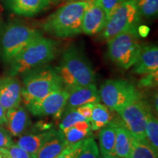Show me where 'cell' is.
Segmentation results:
<instances>
[{
	"label": "cell",
	"mask_w": 158,
	"mask_h": 158,
	"mask_svg": "<svg viewBox=\"0 0 158 158\" xmlns=\"http://www.w3.org/2000/svg\"><path fill=\"white\" fill-rule=\"evenodd\" d=\"M69 145L61 130H54L45 143L31 155L32 158H54Z\"/></svg>",
	"instance_id": "obj_17"
},
{
	"label": "cell",
	"mask_w": 158,
	"mask_h": 158,
	"mask_svg": "<svg viewBox=\"0 0 158 158\" xmlns=\"http://www.w3.org/2000/svg\"><path fill=\"white\" fill-rule=\"evenodd\" d=\"M0 155L3 158H32L30 154L16 143H13L7 148H0Z\"/></svg>",
	"instance_id": "obj_28"
},
{
	"label": "cell",
	"mask_w": 158,
	"mask_h": 158,
	"mask_svg": "<svg viewBox=\"0 0 158 158\" xmlns=\"http://www.w3.org/2000/svg\"><path fill=\"white\" fill-rule=\"evenodd\" d=\"M129 158H158V152L153 149L147 140L133 138Z\"/></svg>",
	"instance_id": "obj_23"
},
{
	"label": "cell",
	"mask_w": 158,
	"mask_h": 158,
	"mask_svg": "<svg viewBox=\"0 0 158 158\" xmlns=\"http://www.w3.org/2000/svg\"><path fill=\"white\" fill-rule=\"evenodd\" d=\"M125 1L127 0H102V6L106 12L107 20L118 6Z\"/></svg>",
	"instance_id": "obj_30"
},
{
	"label": "cell",
	"mask_w": 158,
	"mask_h": 158,
	"mask_svg": "<svg viewBox=\"0 0 158 158\" xmlns=\"http://www.w3.org/2000/svg\"><path fill=\"white\" fill-rule=\"evenodd\" d=\"M133 136L122 124L116 127L115 155L118 158H129L133 145Z\"/></svg>",
	"instance_id": "obj_20"
},
{
	"label": "cell",
	"mask_w": 158,
	"mask_h": 158,
	"mask_svg": "<svg viewBox=\"0 0 158 158\" xmlns=\"http://www.w3.org/2000/svg\"><path fill=\"white\" fill-rule=\"evenodd\" d=\"M68 92L64 88L54 91L43 98L27 106L31 114L36 116H54L60 117L64 111Z\"/></svg>",
	"instance_id": "obj_10"
},
{
	"label": "cell",
	"mask_w": 158,
	"mask_h": 158,
	"mask_svg": "<svg viewBox=\"0 0 158 158\" xmlns=\"http://www.w3.org/2000/svg\"><path fill=\"white\" fill-rule=\"evenodd\" d=\"M13 143L10 135L0 125V148L9 147Z\"/></svg>",
	"instance_id": "obj_32"
},
{
	"label": "cell",
	"mask_w": 158,
	"mask_h": 158,
	"mask_svg": "<svg viewBox=\"0 0 158 158\" xmlns=\"http://www.w3.org/2000/svg\"><path fill=\"white\" fill-rule=\"evenodd\" d=\"M84 140L73 144H69L62 152L54 158H77L81 151Z\"/></svg>",
	"instance_id": "obj_29"
},
{
	"label": "cell",
	"mask_w": 158,
	"mask_h": 158,
	"mask_svg": "<svg viewBox=\"0 0 158 158\" xmlns=\"http://www.w3.org/2000/svg\"><path fill=\"white\" fill-rule=\"evenodd\" d=\"M94 103H89L84 105V106H80V107L76 108L77 111L79 114H81L84 117L86 118V121L90 122L91 116H92V110H93Z\"/></svg>",
	"instance_id": "obj_33"
},
{
	"label": "cell",
	"mask_w": 158,
	"mask_h": 158,
	"mask_svg": "<svg viewBox=\"0 0 158 158\" xmlns=\"http://www.w3.org/2000/svg\"><path fill=\"white\" fill-rule=\"evenodd\" d=\"M134 73L147 75L158 71V48L155 44L141 47V52L133 65Z\"/></svg>",
	"instance_id": "obj_14"
},
{
	"label": "cell",
	"mask_w": 158,
	"mask_h": 158,
	"mask_svg": "<svg viewBox=\"0 0 158 158\" xmlns=\"http://www.w3.org/2000/svg\"><path fill=\"white\" fill-rule=\"evenodd\" d=\"M6 6L14 14L32 17L50 6L48 0H5Z\"/></svg>",
	"instance_id": "obj_16"
},
{
	"label": "cell",
	"mask_w": 158,
	"mask_h": 158,
	"mask_svg": "<svg viewBox=\"0 0 158 158\" xmlns=\"http://www.w3.org/2000/svg\"><path fill=\"white\" fill-rule=\"evenodd\" d=\"M48 1L50 3V5H56V4L59 3L61 0H48Z\"/></svg>",
	"instance_id": "obj_38"
},
{
	"label": "cell",
	"mask_w": 158,
	"mask_h": 158,
	"mask_svg": "<svg viewBox=\"0 0 158 158\" xmlns=\"http://www.w3.org/2000/svg\"><path fill=\"white\" fill-rule=\"evenodd\" d=\"M153 111L150 105L143 98L130 102L116 110L122 124L134 138L146 140V125L150 114Z\"/></svg>",
	"instance_id": "obj_9"
},
{
	"label": "cell",
	"mask_w": 158,
	"mask_h": 158,
	"mask_svg": "<svg viewBox=\"0 0 158 158\" xmlns=\"http://www.w3.org/2000/svg\"><path fill=\"white\" fill-rule=\"evenodd\" d=\"M0 158H3V157L1 156V155H0Z\"/></svg>",
	"instance_id": "obj_40"
},
{
	"label": "cell",
	"mask_w": 158,
	"mask_h": 158,
	"mask_svg": "<svg viewBox=\"0 0 158 158\" xmlns=\"http://www.w3.org/2000/svg\"><path fill=\"white\" fill-rule=\"evenodd\" d=\"M112 122V115L107 106L100 102L94 103L90 119L91 130H99Z\"/></svg>",
	"instance_id": "obj_21"
},
{
	"label": "cell",
	"mask_w": 158,
	"mask_h": 158,
	"mask_svg": "<svg viewBox=\"0 0 158 158\" xmlns=\"http://www.w3.org/2000/svg\"><path fill=\"white\" fill-rule=\"evenodd\" d=\"M54 130V128L48 130L35 129L32 132L23 133L20 136L16 144L31 155H33L37 152L48 138L50 137Z\"/></svg>",
	"instance_id": "obj_18"
},
{
	"label": "cell",
	"mask_w": 158,
	"mask_h": 158,
	"mask_svg": "<svg viewBox=\"0 0 158 158\" xmlns=\"http://www.w3.org/2000/svg\"><path fill=\"white\" fill-rule=\"evenodd\" d=\"M107 21L102 0H91L82 21V32L87 35L100 33Z\"/></svg>",
	"instance_id": "obj_11"
},
{
	"label": "cell",
	"mask_w": 158,
	"mask_h": 158,
	"mask_svg": "<svg viewBox=\"0 0 158 158\" xmlns=\"http://www.w3.org/2000/svg\"><path fill=\"white\" fill-rule=\"evenodd\" d=\"M42 35L41 31L21 23H11L4 30L1 39L2 56L9 63L33 40Z\"/></svg>",
	"instance_id": "obj_6"
},
{
	"label": "cell",
	"mask_w": 158,
	"mask_h": 158,
	"mask_svg": "<svg viewBox=\"0 0 158 158\" xmlns=\"http://www.w3.org/2000/svg\"><path fill=\"white\" fill-rule=\"evenodd\" d=\"M100 151L98 144L93 138H87L84 140L82 149L77 158H99Z\"/></svg>",
	"instance_id": "obj_26"
},
{
	"label": "cell",
	"mask_w": 158,
	"mask_h": 158,
	"mask_svg": "<svg viewBox=\"0 0 158 158\" xmlns=\"http://www.w3.org/2000/svg\"><path fill=\"white\" fill-rule=\"evenodd\" d=\"M118 123L112 121L100 129L99 133V149L101 155H115L116 127Z\"/></svg>",
	"instance_id": "obj_19"
},
{
	"label": "cell",
	"mask_w": 158,
	"mask_h": 158,
	"mask_svg": "<svg viewBox=\"0 0 158 158\" xmlns=\"http://www.w3.org/2000/svg\"><path fill=\"white\" fill-rule=\"evenodd\" d=\"M56 70L66 86L94 84L95 73L92 64L78 47L70 46L63 53Z\"/></svg>",
	"instance_id": "obj_4"
},
{
	"label": "cell",
	"mask_w": 158,
	"mask_h": 158,
	"mask_svg": "<svg viewBox=\"0 0 158 158\" xmlns=\"http://www.w3.org/2000/svg\"><path fill=\"white\" fill-rule=\"evenodd\" d=\"M57 43L43 35L33 40L10 64L9 76H16L47 64L56 56Z\"/></svg>",
	"instance_id": "obj_2"
},
{
	"label": "cell",
	"mask_w": 158,
	"mask_h": 158,
	"mask_svg": "<svg viewBox=\"0 0 158 158\" xmlns=\"http://www.w3.org/2000/svg\"><path fill=\"white\" fill-rule=\"evenodd\" d=\"M89 2H68L43 22L47 34L59 38L72 37L82 33L83 16Z\"/></svg>",
	"instance_id": "obj_1"
},
{
	"label": "cell",
	"mask_w": 158,
	"mask_h": 158,
	"mask_svg": "<svg viewBox=\"0 0 158 158\" xmlns=\"http://www.w3.org/2000/svg\"><path fill=\"white\" fill-rule=\"evenodd\" d=\"M138 35L139 37H147L149 33V28L147 26H139L138 29Z\"/></svg>",
	"instance_id": "obj_34"
},
{
	"label": "cell",
	"mask_w": 158,
	"mask_h": 158,
	"mask_svg": "<svg viewBox=\"0 0 158 158\" xmlns=\"http://www.w3.org/2000/svg\"><path fill=\"white\" fill-rule=\"evenodd\" d=\"M157 94L156 93L155 94V96H154V103H155V110H156V112H157V110H158V105H157Z\"/></svg>",
	"instance_id": "obj_36"
},
{
	"label": "cell",
	"mask_w": 158,
	"mask_h": 158,
	"mask_svg": "<svg viewBox=\"0 0 158 158\" xmlns=\"http://www.w3.org/2000/svg\"><path fill=\"white\" fill-rule=\"evenodd\" d=\"M68 92L64 111L70 110L89 103H97L100 102L99 90L94 84L86 86H65Z\"/></svg>",
	"instance_id": "obj_12"
},
{
	"label": "cell",
	"mask_w": 158,
	"mask_h": 158,
	"mask_svg": "<svg viewBox=\"0 0 158 158\" xmlns=\"http://www.w3.org/2000/svg\"><path fill=\"white\" fill-rule=\"evenodd\" d=\"M145 134L146 140L153 149L158 152V120L153 111L148 117Z\"/></svg>",
	"instance_id": "obj_24"
},
{
	"label": "cell",
	"mask_w": 158,
	"mask_h": 158,
	"mask_svg": "<svg viewBox=\"0 0 158 158\" xmlns=\"http://www.w3.org/2000/svg\"><path fill=\"white\" fill-rule=\"evenodd\" d=\"M99 158H118L117 156L112 155H100Z\"/></svg>",
	"instance_id": "obj_37"
},
{
	"label": "cell",
	"mask_w": 158,
	"mask_h": 158,
	"mask_svg": "<svg viewBox=\"0 0 158 158\" xmlns=\"http://www.w3.org/2000/svg\"><path fill=\"white\" fill-rule=\"evenodd\" d=\"M140 15L147 19L157 17L158 13V0H136Z\"/></svg>",
	"instance_id": "obj_25"
},
{
	"label": "cell",
	"mask_w": 158,
	"mask_h": 158,
	"mask_svg": "<svg viewBox=\"0 0 158 158\" xmlns=\"http://www.w3.org/2000/svg\"><path fill=\"white\" fill-rule=\"evenodd\" d=\"M6 110L2 104L0 103V125H3L6 122V116H5Z\"/></svg>",
	"instance_id": "obj_35"
},
{
	"label": "cell",
	"mask_w": 158,
	"mask_h": 158,
	"mask_svg": "<svg viewBox=\"0 0 158 158\" xmlns=\"http://www.w3.org/2000/svg\"><path fill=\"white\" fill-rule=\"evenodd\" d=\"M91 131L90 122L82 121L71 126L63 133L68 144H73L87 138L90 135Z\"/></svg>",
	"instance_id": "obj_22"
},
{
	"label": "cell",
	"mask_w": 158,
	"mask_h": 158,
	"mask_svg": "<svg viewBox=\"0 0 158 158\" xmlns=\"http://www.w3.org/2000/svg\"><path fill=\"white\" fill-rule=\"evenodd\" d=\"M99 94L105 106L115 111L130 102L143 98L135 85L123 79L106 81L100 86Z\"/></svg>",
	"instance_id": "obj_8"
},
{
	"label": "cell",
	"mask_w": 158,
	"mask_h": 158,
	"mask_svg": "<svg viewBox=\"0 0 158 158\" xmlns=\"http://www.w3.org/2000/svg\"><path fill=\"white\" fill-rule=\"evenodd\" d=\"M86 121V118L77 111L76 109H73L64 111V116L59 124V130L64 131L71 126L79 122Z\"/></svg>",
	"instance_id": "obj_27"
},
{
	"label": "cell",
	"mask_w": 158,
	"mask_h": 158,
	"mask_svg": "<svg viewBox=\"0 0 158 158\" xmlns=\"http://www.w3.org/2000/svg\"><path fill=\"white\" fill-rule=\"evenodd\" d=\"M5 125L11 135L18 137L26 133L31 125V120L27 110L19 106L6 110Z\"/></svg>",
	"instance_id": "obj_15"
},
{
	"label": "cell",
	"mask_w": 158,
	"mask_h": 158,
	"mask_svg": "<svg viewBox=\"0 0 158 158\" xmlns=\"http://www.w3.org/2000/svg\"><path fill=\"white\" fill-rule=\"evenodd\" d=\"M21 102V85L15 76L0 78V103L5 110L19 106Z\"/></svg>",
	"instance_id": "obj_13"
},
{
	"label": "cell",
	"mask_w": 158,
	"mask_h": 158,
	"mask_svg": "<svg viewBox=\"0 0 158 158\" xmlns=\"http://www.w3.org/2000/svg\"><path fill=\"white\" fill-rule=\"evenodd\" d=\"M141 21L136 0H127L110 15L101 31V37L108 41L124 31L138 30Z\"/></svg>",
	"instance_id": "obj_7"
},
{
	"label": "cell",
	"mask_w": 158,
	"mask_h": 158,
	"mask_svg": "<svg viewBox=\"0 0 158 158\" xmlns=\"http://www.w3.org/2000/svg\"><path fill=\"white\" fill-rule=\"evenodd\" d=\"M157 74L158 71L152 73L145 76L139 81V86L142 87H154L157 85Z\"/></svg>",
	"instance_id": "obj_31"
},
{
	"label": "cell",
	"mask_w": 158,
	"mask_h": 158,
	"mask_svg": "<svg viewBox=\"0 0 158 158\" xmlns=\"http://www.w3.org/2000/svg\"><path fill=\"white\" fill-rule=\"evenodd\" d=\"M74 1H84V2H89L91 0H68V2H74Z\"/></svg>",
	"instance_id": "obj_39"
},
{
	"label": "cell",
	"mask_w": 158,
	"mask_h": 158,
	"mask_svg": "<svg viewBox=\"0 0 158 158\" xmlns=\"http://www.w3.org/2000/svg\"><path fill=\"white\" fill-rule=\"evenodd\" d=\"M23 75L21 100L26 106L64 86L56 68L46 64L27 71Z\"/></svg>",
	"instance_id": "obj_3"
},
{
	"label": "cell",
	"mask_w": 158,
	"mask_h": 158,
	"mask_svg": "<svg viewBox=\"0 0 158 158\" xmlns=\"http://www.w3.org/2000/svg\"><path fill=\"white\" fill-rule=\"evenodd\" d=\"M107 42L108 56L112 62L123 70L133 67L142 47L138 30L120 33Z\"/></svg>",
	"instance_id": "obj_5"
}]
</instances>
